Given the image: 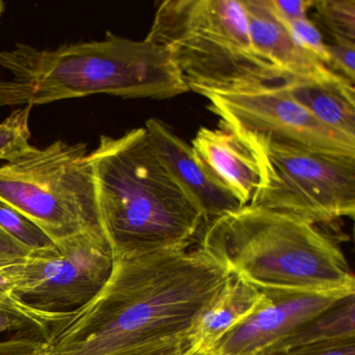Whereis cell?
I'll use <instances>...</instances> for the list:
<instances>
[{
  "instance_id": "f1b7e54d",
  "label": "cell",
  "mask_w": 355,
  "mask_h": 355,
  "mask_svg": "<svg viewBox=\"0 0 355 355\" xmlns=\"http://www.w3.org/2000/svg\"><path fill=\"white\" fill-rule=\"evenodd\" d=\"M6 11V3L3 1V0H0V22H1V19H3V14H5Z\"/></svg>"
},
{
  "instance_id": "e0dca14e",
  "label": "cell",
  "mask_w": 355,
  "mask_h": 355,
  "mask_svg": "<svg viewBox=\"0 0 355 355\" xmlns=\"http://www.w3.org/2000/svg\"><path fill=\"white\" fill-rule=\"evenodd\" d=\"M72 311L47 313L38 311L24 304L16 297L0 302V334L18 331L21 336L49 342L53 329L64 323L72 315Z\"/></svg>"
},
{
  "instance_id": "83f0119b",
  "label": "cell",
  "mask_w": 355,
  "mask_h": 355,
  "mask_svg": "<svg viewBox=\"0 0 355 355\" xmlns=\"http://www.w3.org/2000/svg\"><path fill=\"white\" fill-rule=\"evenodd\" d=\"M14 298H16V296L13 294L11 282L8 279L3 270L0 269V302H5Z\"/></svg>"
},
{
  "instance_id": "52a82bcc",
  "label": "cell",
  "mask_w": 355,
  "mask_h": 355,
  "mask_svg": "<svg viewBox=\"0 0 355 355\" xmlns=\"http://www.w3.org/2000/svg\"><path fill=\"white\" fill-rule=\"evenodd\" d=\"M250 142L261 155L263 184L249 205L291 214L315 225L354 218L355 157Z\"/></svg>"
},
{
  "instance_id": "ba28073f",
  "label": "cell",
  "mask_w": 355,
  "mask_h": 355,
  "mask_svg": "<svg viewBox=\"0 0 355 355\" xmlns=\"http://www.w3.org/2000/svg\"><path fill=\"white\" fill-rule=\"evenodd\" d=\"M199 95L209 101L220 125L255 144L355 157V139L328 128L274 85Z\"/></svg>"
},
{
  "instance_id": "30bf717a",
  "label": "cell",
  "mask_w": 355,
  "mask_h": 355,
  "mask_svg": "<svg viewBox=\"0 0 355 355\" xmlns=\"http://www.w3.org/2000/svg\"><path fill=\"white\" fill-rule=\"evenodd\" d=\"M269 302L232 328L214 347V355H259L295 328L350 296L261 291ZM354 295V294H353Z\"/></svg>"
},
{
  "instance_id": "cb8c5ba5",
  "label": "cell",
  "mask_w": 355,
  "mask_h": 355,
  "mask_svg": "<svg viewBox=\"0 0 355 355\" xmlns=\"http://www.w3.org/2000/svg\"><path fill=\"white\" fill-rule=\"evenodd\" d=\"M259 355H355V338L305 345L284 350L263 352Z\"/></svg>"
},
{
  "instance_id": "4316f807",
  "label": "cell",
  "mask_w": 355,
  "mask_h": 355,
  "mask_svg": "<svg viewBox=\"0 0 355 355\" xmlns=\"http://www.w3.org/2000/svg\"><path fill=\"white\" fill-rule=\"evenodd\" d=\"M31 252L0 227V269L19 263Z\"/></svg>"
},
{
  "instance_id": "d6986e66",
  "label": "cell",
  "mask_w": 355,
  "mask_h": 355,
  "mask_svg": "<svg viewBox=\"0 0 355 355\" xmlns=\"http://www.w3.org/2000/svg\"><path fill=\"white\" fill-rule=\"evenodd\" d=\"M32 105L14 110L3 122H0V161H16L32 150L30 128Z\"/></svg>"
},
{
  "instance_id": "ffe728a7",
  "label": "cell",
  "mask_w": 355,
  "mask_h": 355,
  "mask_svg": "<svg viewBox=\"0 0 355 355\" xmlns=\"http://www.w3.org/2000/svg\"><path fill=\"white\" fill-rule=\"evenodd\" d=\"M315 18L332 41L355 42V0L313 1Z\"/></svg>"
},
{
  "instance_id": "44dd1931",
  "label": "cell",
  "mask_w": 355,
  "mask_h": 355,
  "mask_svg": "<svg viewBox=\"0 0 355 355\" xmlns=\"http://www.w3.org/2000/svg\"><path fill=\"white\" fill-rule=\"evenodd\" d=\"M286 26L290 31L295 42L300 49L321 61L324 65L328 67L329 58H328L327 49H326V43L322 38L321 32L313 22L306 17L288 22Z\"/></svg>"
},
{
  "instance_id": "7a4b0ae2",
  "label": "cell",
  "mask_w": 355,
  "mask_h": 355,
  "mask_svg": "<svg viewBox=\"0 0 355 355\" xmlns=\"http://www.w3.org/2000/svg\"><path fill=\"white\" fill-rule=\"evenodd\" d=\"M101 230L114 259L182 251L207 226L196 201L170 173L146 128L103 135L89 151Z\"/></svg>"
},
{
  "instance_id": "9a60e30c",
  "label": "cell",
  "mask_w": 355,
  "mask_h": 355,
  "mask_svg": "<svg viewBox=\"0 0 355 355\" xmlns=\"http://www.w3.org/2000/svg\"><path fill=\"white\" fill-rule=\"evenodd\" d=\"M268 302L269 297L265 293L232 275L191 329L190 336L196 351L211 353L222 336Z\"/></svg>"
},
{
  "instance_id": "603a6c76",
  "label": "cell",
  "mask_w": 355,
  "mask_h": 355,
  "mask_svg": "<svg viewBox=\"0 0 355 355\" xmlns=\"http://www.w3.org/2000/svg\"><path fill=\"white\" fill-rule=\"evenodd\" d=\"M326 49L329 58V69L354 84L355 42L332 41L330 44H326Z\"/></svg>"
},
{
  "instance_id": "7402d4cb",
  "label": "cell",
  "mask_w": 355,
  "mask_h": 355,
  "mask_svg": "<svg viewBox=\"0 0 355 355\" xmlns=\"http://www.w3.org/2000/svg\"><path fill=\"white\" fill-rule=\"evenodd\" d=\"M196 351L190 334L135 347L112 355H192Z\"/></svg>"
},
{
  "instance_id": "8fae6325",
  "label": "cell",
  "mask_w": 355,
  "mask_h": 355,
  "mask_svg": "<svg viewBox=\"0 0 355 355\" xmlns=\"http://www.w3.org/2000/svg\"><path fill=\"white\" fill-rule=\"evenodd\" d=\"M191 146L216 180L241 207L251 205L263 184L259 149L244 137L220 125L201 128Z\"/></svg>"
},
{
  "instance_id": "5b68a950",
  "label": "cell",
  "mask_w": 355,
  "mask_h": 355,
  "mask_svg": "<svg viewBox=\"0 0 355 355\" xmlns=\"http://www.w3.org/2000/svg\"><path fill=\"white\" fill-rule=\"evenodd\" d=\"M145 40L167 49L192 92L270 86L282 74L253 47L241 0H165Z\"/></svg>"
},
{
  "instance_id": "484cf974",
  "label": "cell",
  "mask_w": 355,
  "mask_h": 355,
  "mask_svg": "<svg viewBox=\"0 0 355 355\" xmlns=\"http://www.w3.org/2000/svg\"><path fill=\"white\" fill-rule=\"evenodd\" d=\"M274 13L284 24L307 17L313 6V0H269Z\"/></svg>"
},
{
  "instance_id": "277c9868",
  "label": "cell",
  "mask_w": 355,
  "mask_h": 355,
  "mask_svg": "<svg viewBox=\"0 0 355 355\" xmlns=\"http://www.w3.org/2000/svg\"><path fill=\"white\" fill-rule=\"evenodd\" d=\"M197 245L259 291L355 294L338 242L291 214L246 205L209 222Z\"/></svg>"
},
{
  "instance_id": "3957f363",
  "label": "cell",
  "mask_w": 355,
  "mask_h": 355,
  "mask_svg": "<svg viewBox=\"0 0 355 355\" xmlns=\"http://www.w3.org/2000/svg\"><path fill=\"white\" fill-rule=\"evenodd\" d=\"M0 107L47 105L105 94L167 101L189 92L165 47L107 33L101 41L39 49L26 43L0 51Z\"/></svg>"
},
{
  "instance_id": "5bb4252c",
  "label": "cell",
  "mask_w": 355,
  "mask_h": 355,
  "mask_svg": "<svg viewBox=\"0 0 355 355\" xmlns=\"http://www.w3.org/2000/svg\"><path fill=\"white\" fill-rule=\"evenodd\" d=\"M241 3L253 47L282 76H307L329 71L327 66L297 45L286 24L274 13L269 0H241Z\"/></svg>"
},
{
  "instance_id": "2e32d148",
  "label": "cell",
  "mask_w": 355,
  "mask_h": 355,
  "mask_svg": "<svg viewBox=\"0 0 355 355\" xmlns=\"http://www.w3.org/2000/svg\"><path fill=\"white\" fill-rule=\"evenodd\" d=\"M345 338H355V294L301 324L263 352Z\"/></svg>"
},
{
  "instance_id": "4fadbf2b",
  "label": "cell",
  "mask_w": 355,
  "mask_h": 355,
  "mask_svg": "<svg viewBox=\"0 0 355 355\" xmlns=\"http://www.w3.org/2000/svg\"><path fill=\"white\" fill-rule=\"evenodd\" d=\"M274 86L328 128L355 139L354 84L334 71L284 76Z\"/></svg>"
},
{
  "instance_id": "7c38bea8",
  "label": "cell",
  "mask_w": 355,
  "mask_h": 355,
  "mask_svg": "<svg viewBox=\"0 0 355 355\" xmlns=\"http://www.w3.org/2000/svg\"><path fill=\"white\" fill-rule=\"evenodd\" d=\"M159 159L180 186L196 201L209 222L240 209V203L205 167L191 144L167 124L151 118L144 126Z\"/></svg>"
},
{
  "instance_id": "ac0fdd59",
  "label": "cell",
  "mask_w": 355,
  "mask_h": 355,
  "mask_svg": "<svg viewBox=\"0 0 355 355\" xmlns=\"http://www.w3.org/2000/svg\"><path fill=\"white\" fill-rule=\"evenodd\" d=\"M0 227L28 249L31 254H45L58 250L55 242L40 227L1 201Z\"/></svg>"
},
{
  "instance_id": "9c48e42d",
  "label": "cell",
  "mask_w": 355,
  "mask_h": 355,
  "mask_svg": "<svg viewBox=\"0 0 355 355\" xmlns=\"http://www.w3.org/2000/svg\"><path fill=\"white\" fill-rule=\"evenodd\" d=\"M55 252L32 254L3 268L13 294L47 313H67L88 303L109 279L114 257L103 234L87 232Z\"/></svg>"
},
{
  "instance_id": "f546056e",
  "label": "cell",
  "mask_w": 355,
  "mask_h": 355,
  "mask_svg": "<svg viewBox=\"0 0 355 355\" xmlns=\"http://www.w3.org/2000/svg\"><path fill=\"white\" fill-rule=\"evenodd\" d=\"M192 355H214L213 353H201L198 352V351H195Z\"/></svg>"
},
{
  "instance_id": "8992f818",
  "label": "cell",
  "mask_w": 355,
  "mask_h": 355,
  "mask_svg": "<svg viewBox=\"0 0 355 355\" xmlns=\"http://www.w3.org/2000/svg\"><path fill=\"white\" fill-rule=\"evenodd\" d=\"M88 155L84 142L33 147L0 166V201L36 224L57 247L87 232L103 234Z\"/></svg>"
},
{
  "instance_id": "d4e9b609",
  "label": "cell",
  "mask_w": 355,
  "mask_h": 355,
  "mask_svg": "<svg viewBox=\"0 0 355 355\" xmlns=\"http://www.w3.org/2000/svg\"><path fill=\"white\" fill-rule=\"evenodd\" d=\"M49 343L31 336H17L0 342V355H47Z\"/></svg>"
},
{
  "instance_id": "6da1fadb",
  "label": "cell",
  "mask_w": 355,
  "mask_h": 355,
  "mask_svg": "<svg viewBox=\"0 0 355 355\" xmlns=\"http://www.w3.org/2000/svg\"><path fill=\"white\" fill-rule=\"evenodd\" d=\"M232 277L201 245L114 259L101 290L53 329L47 355H112L189 334Z\"/></svg>"
}]
</instances>
